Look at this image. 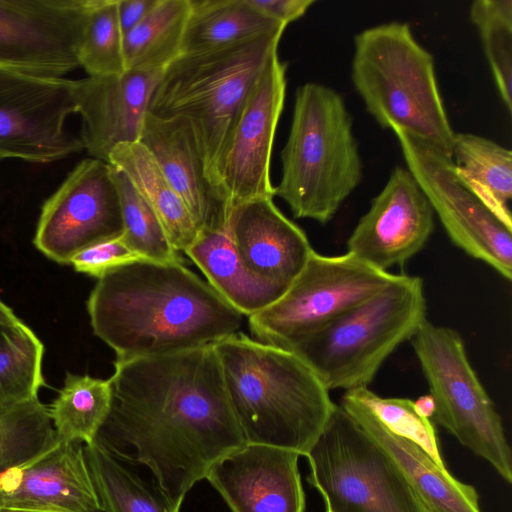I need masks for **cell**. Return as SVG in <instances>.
Here are the masks:
<instances>
[{"instance_id":"6da1fadb","label":"cell","mask_w":512,"mask_h":512,"mask_svg":"<svg viewBox=\"0 0 512 512\" xmlns=\"http://www.w3.org/2000/svg\"><path fill=\"white\" fill-rule=\"evenodd\" d=\"M109 411L95 440L146 466L181 507L195 483L245 445L213 345L114 362Z\"/></svg>"},{"instance_id":"7a4b0ae2","label":"cell","mask_w":512,"mask_h":512,"mask_svg":"<svg viewBox=\"0 0 512 512\" xmlns=\"http://www.w3.org/2000/svg\"><path fill=\"white\" fill-rule=\"evenodd\" d=\"M94 334L117 360L213 345L243 315L182 262L139 260L97 279L87 300Z\"/></svg>"},{"instance_id":"3957f363","label":"cell","mask_w":512,"mask_h":512,"mask_svg":"<svg viewBox=\"0 0 512 512\" xmlns=\"http://www.w3.org/2000/svg\"><path fill=\"white\" fill-rule=\"evenodd\" d=\"M213 348L246 442L305 456L337 406L312 368L296 353L242 333Z\"/></svg>"},{"instance_id":"277c9868","label":"cell","mask_w":512,"mask_h":512,"mask_svg":"<svg viewBox=\"0 0 512 512\" xmlns=\"http://www.w3.org/2000/svg\"><path fill=\"white\" fill-rule=\"evenodd\" d=\"M281 163L275 196L296 218L329 222L363 174L353 120L337 91L317 82L297 88Z\"/></svg>"},{"instance_id":"5b68a950","label":"cell","mask_w":512,"mask_h":512,"mask_svg":"<svg viewBox=\"0 0 512 512\" xmlns=\"http://www.w3.org/2000/svg\"><path fill=\"white\" fill-rule=\"evenodd\" d=\"M351 80L383 129L399 127L452 157L455 132L437 84L434 58L407 23H382L354 36Z\"/></svg>"},{"instance_id":"8992f818","label":"cell","mask_w":512,"mask_h":512,"mask_svg":"<svg viewBox=\"0 0 512 512\" xmlns=\"http://www.w3.org/2000/svg\"><path fill=\"white\" fill-rule=\"evenodd\" d=\"M284 31L212 51L182 54L165 68L153 92L148 113L190 122L217 185L216 166L236 118L253 85L278 53Z\"/></svg>"},{"instance_id":"52a82bcc","label":"cell","mask_w":512,"mask_h":512,"mask_svg":"<svg viewBox=\"0 0 512 512\" xmlns=\"http://www.w3.org/2000/svg\"><path fill=\"white\" fill-rule=\"evenodd\" d=\"M426 312L422 279L398 274L380 292L288 350L301 357L329 391L365 388L396 348L413 338Z\"/></svg>"},{"instance_id":"ba28073f","label":"cell","mask_w":512,"mask_h":512,"mask_svg":"<svg viewBox=\"0 0 512 512\" xmlns=\"http://www.w3.org/2000/svg\"><path fill=\"white\" fill-rule=\"evenodd\" d=\"M332 512H428L389 455L337 404L304 456Z\"/></svg>"},{"instance_id":"9c48e42d","label":"cell","mask_w":512,"mask_h":512,"mask_svg":"<svg viewBox=\"0 0 512 512\" xmlns=\"http://www.w3.org/2000/svg\"><path fill=\"white\" fill-rule=\"evenodd\" d=\"M411 343L435 401L434 420L511 484L512 455L501 417L459 332L426 319Z\"/></svg>"},{"instance_id":"30bf717a","label":"cell","mask_w":512,"mask_h":512,"mask_svg":"<svg viewBox=\"0 0 512 512\" xmlns=\"http://www.w3.org/2000/svg\"><path fill=\"white\" fill-rule=\"evenodd\" d=\"M398 274L377 269L350 253L313 251L289 288L248 317L256 340L290 349L343 313L391 284Z\"/></svg>"},{"instance_id":"8fae6325","label":"cell","mask_w":512,"mask_h":512,"mask_svg":"<svg viewBox=\"0 0 512 512\" xmlns=\"http://www.w3.org/2000/svg\"><path fill=\"white\" fill-rule=\"evenodd\" d=\"M412 173L450 240L503 278H512V228L457 178L452 157L407 131L392 127Z\"/></svg>"},{"instance_id":"7c38bea8","label":"cell","mask_w":512,"mask_h":512,"mask_svg":"<svg viewBox=\"0 0 512 512\" xmlns=\"http://www.w3.org/2000/svg\"><path fill=\"white\" fill-rule=\"evenodd\" d=\"M75 80L0 68V159L51 162L84 149L65 130Z\"/></svg>"},{"instance_id":"4fadbf2b","label":"cell","mask_w":512,"mask_h":512,"mask_svg":"<svg viewBox=\"0 0 512 512\" xmlns=\"http://www.w3.org/2000/svg\"><path fill=\"white\" fill-rule=\"evenodd\" d=\"M122 232L112 166L90 157L79 162L44 202L33 243L50 260L70 264L83 249Z\"/></svg>"},{"instance_id":"5bb4252c","label":"cell","mask_w":512,"mask_h":512,"mask_svg":"<svg viewBox=\"0 0 512 512\" xmlns=\"http://www.w3.org/2000/svg\"><path fill=\"white\" fill-rule=\"evenodd\" d=\"M286 70L287 64L274 54L249 92L216 166V181L231 209L275 196L270 163L284 107Z\"/></svg>"},{"instance_id":"9a60e30c","label":"cell","mask_w":512,"mask_h":512,"mask_svg":"<svg viewBox=\"0 0 512 512\" xmlns=\"http://www.w3.org/2000/svg\"><path fill=\"white\" fill-rule=\"evenodd\" d=\"M92 0H0V68L61 77L79 66L77 46Z\"/></svg>"},{"instance_id":"2e32d148","label":"cell","mask_w":512,"mask_h":512,"mask_svg":"<svg viewBox=\"0 0 512 512\" xmlns=\"http://www.w3.org/2000/svg\"><path fill=\"white\" fill-rule=\"evenodd\" d=\"M434 212L412 173L396 166L347 240V252L383 270L403 265L427 243Z\"/></svg>"},{"instance_id":"e0dca14e","label":"cell","mask_w":512,"mask_h":512,"mask_svg":"<svg viewBox=\"0 0 512 512\" xmlns=\"http://www.w3.org/2000/svg\"><path fill=\"white\" fill-rule=\"evenodd\" d=\"M294 450L246 443L216 461L205 479L232 512H305Z\"/></svg>"},{"instance_id":"ac0fdd59","label":"cell","mask_w":512,"mask_h":512,"mask_svg":"<svg viewBox=\"0 0 512 512\" xmlns=\"http://www.w3.org/2000/svg\"><path fill=\"white\" fill-rule=\"evenodd\" d=\"M164 70H125L75 80L76 112L82 118L80 139L91 158L108 163L114 147L139 142L151 97Z\"/></svg>"},{"instance_id":"d6986e66","label":"cell","mask_w":512,"mask_h":512,"mask_svg":"<svg viewBox=\"0 0 512 512\" xmlns=\"http://www.w3.org/2000/svg\"><path fill=\"white\" fill-rule=\"evenodd\" d=\"M0 507L30 512H103L84 445L58 440L33 460L0 472Z\"/></svg>"},{"instance_id":"ffe728a7","label":"cell","mask_w":512,"mask_h":512,"mask_svg":"<svg viewBox=\"0 0 512 512\" xmlns=\"http://www.w3.org/2000/svg\"><path fill=\"white\" fill-rule=\"evenodd\" d=\"M226 230L245 267L280 296L314 251L305 232L270 197L233 207Z\"/></svg>"},{"instance_id":"44dd1931","label":"cell","mask_w":512,"mask_h":512,"mask_svg":"<svg viewBox=\"0 0 512 512\" xmlns=\"http://www.w3.org/2000/svg\"><path fill=\"white\" fill-rule=\"evenodd\" d=\"M139 142L153 156L200 231L226 229L231 207L208 173L190 122L147 113Z\"/></svg>"},{"instance_id":"7402d4cb","label":"cell","mask_w":512,"mask_h":512,"mask_svg":"<svg viewBox=\"0 0 512 512\" xmlns=\"http://www.w3.org/2000/svg\"><path fill=\"white\" fill-rule=\"evenodd\" d=\"M339 406L389 455L427 508L436 512H481L473 486L454 478L417 445L387 430L346 392Z\"/></svg>"},{"instance_id":"603a6c76","label":"cell","mask_w":512,"mask_h":512,"mask_svg":"<svg viewBox=\"0 0 512 512\" xmlns=\"http://www.w3.org/2000/svg\"><path fill=\"white\" fill-rule=\"evenodd\" d=\"M108 163L123 172L157 216L170 244L186 252L200 229L150 152L140 143L117 145Z\"/></svg>"},{"instance_id":"cb8c5ba5","label":"cell","mask_w":512,"mask_h":512,"mask_svg":"<svg viewBox=\"0 0 512 512\" xmlns=\"http://www.w3.org/2000/svg\"><path fill=\"white\" fill-rule=\"evenodd\" d=\"M185 254L207 283L243 316L263 310L280 297L245 267L226 229L202 230Z\"/></svg>"},{"instance_id":"d4e9b609","label":"cell","mask_w":512,"mask_h":512,"mask_svg":"<svg viewBox=\"0 0 512 512\" xmlns=\"http://www.w3.org/2000/svg\"><path fill=\"white\" fill-rule=\"evenodd\" d=\"M454 171L460 182L496 217L512 228V152L473 133H455Z\"/></svg>"},{"instance_id":"484cf974","label":"cell","mask_w":512,"mask_h":512,"mask_svg":"<svg viewBox=\"0 0 512 512\" xmlns=\"http://www.w3.org/2000/svg\"><path fill=\"white\" fill-rule=\"evenodd\" d=\"M248 0H190L182 54L212 51L285 30Z\"/></svg>"},{"instance_id":"4316f807","label":"cell","mask_w":512,"mask_h":512,"mask_svg":"<svg viewBox=\"0 0 512 512\" xmlns=\"http://www.w3.org/2000/svg\"><path fill=\"white\" fill-rule=\"evenodd\" d=\"M84 454L103 512H180L155 485L93 441Z\"/></svg>"},{"instance_id":"83f0119b","label":"cell","mask_w":512,"mask_h":512,"mask_svg":"<svg viewBox=\"0 0 512 512\" xmlns=\"http://www.w3.org/2000/svg\"><path fill=\"white\" fill-rule=\"evenodd\" d=\"M190 0H158L149 14L123 36L126 70L165 69L182 51Z\"/></svg>"},{"instance_id":"f1b7e54d","label":"cell","mask_w":512,"mask_h":512,"mask_svg":"<svg viewBox=\"0 0 512 512\" xmlns=\"http://www.w3.org/2000/svg\"><path fill=\"white\" fill-rule=\"evenodd\" d=\"M111 402L109 379L67 373L48 408L57 439L83 445L95 440Z\"/></svg>"},{"instance_id":"f546056e","label":"cell","mask_w":512,"mask_h":512,"mask_svg":"<svg viewBox=\"0 0 512 512\" xmlns=\"http://www.w3.org/2000/svg\"><path fill=\"white\" fill-rule=\"evenodd\" d=\"M43 356V343L25 323H0V404L38 398L46 385Z\"/></svg>"},{"instance_id":"4dcf8cb0","label":"cell","mask_w":512,"mask_h":512,"mask_svg":"<svg viewBox=\"0 0 512 512\" xmlns=\"http://www.w3.org/2000/svg\"><path fill=\"white\" fill-rule=\"evenodd\" d=\"M57 441L48 407L39 398L0 404V472L33 460Z\"/></svg>"},{"instance_id":"1f68e13d","label":"cell","mask_w":512,"mask_h":512,"mask_svg":"<svg viewBox=\"0 0 512 512\" xmlns=\"http://www.w3.org/2000/svg\"><path fill=\"white\" fill-rule=\"evenodd\" d=\"M469 16L477 28L498 93L512 112V0H475Z\"/></svg>"},{"instance_id":"d6a6232c","label":"cell","mask_w":512,"mask_h":512,"mask_svg":"<svg viewBox=\"0 0 512 512\" xmlns=\"http://www.w3.org/2000/svg\"><path fill=\"white\" fill-rule=\"evenodd\" d=\"M77 59L90 77L126 70L116 0H92L78 42Z\"/></svg>"},{"instance_id":"836d02e7","label":"cell","mask_w":512,"mask_h":512,"mask_svg":"<svg viewBox=\"0 0 512 512\" xmlns=\"http://www.w3.org/2000/svg\"><path fill=\"white\" fill-rule=\"evenodd\" d=\"M112 176L118 191L122 237L126 244L145 260L184 263L180 253L170 244L157 216L126 175L112 166Z\"/></svg>"},{"instance_id":"e575fe53","label":"cell","mask_w":512,"mask_h":512,"mask_svg":"<svg viewBox=\"0 0 512 512\" xmlns=\"http://www.w3.org/2000/svg\"><path fill=\"white\" fill-rule=\"evenodd\" d=\"M345 392L372 414L387 430L417 445L437 465L446 468L440 452L435 426L430 419L417 414L413 400L381 397L368 387Z\"/></svg>"},{"instance_id":"d590c367","label":"cell","mask_w":512,"mask_h":512,"mask_svg":"<svg viewBox=\"0 0 512 512\" xmlns=\"http://www.w3.org/2000/svg\"><path fill=\"white\" fill-rule=\"evenodd\" d=\"M139 260L145 259L126 244L121 234L83 249L70 264L77 272L98 279L114 268Z\"/></svg>"},{"instance_id":"8d00e7d4","label":"cell","mask_w":512,"mask_h":512,"mask_svg":"<svg viewBox=\"0 0 512 512\" xmlns=\"http://www.w3.org/2000/svg\"><path fill=\"white\" fill-rule=\"evenodd\" d=\"M248 2L265 16L287 26L301 18L315 0H248Z\"/></svg>"},{"instance_id":"74e56055","label":"cell","mask_w":512,"mask_h":512,"mask_svg":"<svg viewBox=\"0 0 512 512\" xmlns=\"http://www.w3.org/2000/svg\"><path fill=\"white\" fill-rule=\"evenodd\" d=\"M157 2L158 0H116L118 21L123 36L135 28Z\"/></svg>"},{"instance_id":"f35d334b","label":"cell","mask_w":512,"mask_h":512,"mask_svg":"<svg viewBox=\"0 0 512 512\" xmlns=\"http://www.w3.org/2000/svg\"><path fill=\"white\" fill-rule=\"evenodd\" d=\"M413 406L417 414L426 419H430L435 413V401L430 393L414 400Z\"/></svg>"},{"instance_id":"ab89813d","label":"cell","mask_w":512,"mask_h":512,"mask_svg":"<svg viewBox=\"0 0 512 512\" xmlns=\"http://www.w3.org/2000/svg\"><path fill=\"white\" fill-rule=\"evenodd\" d=\"M0 512H30V511H24V510H17V509L0 507Z\"/></svg>"},{"instance_id":"60d3db41","label":"cell","mask_w":512,"mask_h":512,"mask_svg":"<svg viewBox=\"0 0 512 512\" xmlns=\"http://www.w3.org/2000/svg\"><path fill=\"white\" fill-rule=\"evenodd\" d=\"M325 512H332V511L329 510L328 508H325Z\"/></svg>"},{"instance_id":"b9f144b4","label":"cell","mask_w":512,"mask_h":512,"mask_svg":"<svg viewBox=\"0 0 512 512\" xmlns=\"http://www.w3.org/2000/svg\"><path fill=\"white\" fill-rule=\"evenodd\" d=\"M427 509H428V512H436V511H434V510H431V509H429V508H427Z\"/></svg>"}]
</instances>
